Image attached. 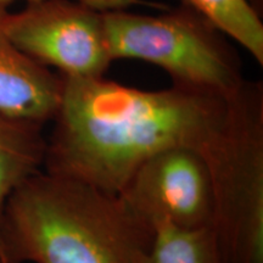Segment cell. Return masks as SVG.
<instances>
[{"instance_id": "8992f818", "label": "cell", "mask_w": 263, "mask_h": 263, "mask_svg": "<svg viewBox=\"0 0 263 263\" xmlns=\"http://www.w3.org/2000/svg\"><path fill=\"white\" fill-rule=\"evenodd\" d=\"M118 196L153 228L156 224L183 229L212 227L211 173L201 151L193 147L174 146L151 156Z\"/></svg>"}, {"instance_id": "7a4b0ae2", "label": "cell", "mask_w": 263, "mask_h": 263, "mask_svg": "<svg viewBox=\"0 0 263 263\" xmlns=\"http://www.w3.org/2000/svg\"><path fill=\"white\" fill-rule=\"evenodd\" d=\"M153 240L118 195L39 171L6 202L0 263H144Z\"/></svg>"}, {"instance_id": "277c9868", "label": "cell", "mask_w": 263, "mask_h": 263, "mask_svg": "<svg viewBox=\"0 0 263 263\" xmlns=\"http://www.w3.org/2000/svg\"><path fill=\"white\" fill-rule=\"evenodd\" d=\"M112 61L149 62L172 85L229 98L244 83L239 54L228 37L195 10L180 4L160 15L115 9L103 11Z\"/></svg>"}, {"instance_id": "ba28073f", "label": "cell", "mask_w": 263, "mask_h": 263, "mask_svg": "<svg viewBox=\"0 0 263 263\" xmlns=\"http://www.w3.org/2000/svg\"><path fill=\"white\" fill-rule=\"evenodd\" d=\"M44 124L0 112V219L9 197L44 166Z\"/></svg>"}, {"instance_id": "52a82bcc", "label": "cell", "mask_w": 263, "mask_h": 263, "mask_svg": "<svg viewBox=\"0 0 263 263\" xmlns=\"http://www.w3.org/2000/svg\"><path fill=\"white\" fill-rule=\"evenodd\" d=\"M0 10V112L45 124L60 104L62 76L34 61L16 47L3 26Z\"/></svg>"}, {"instance_id": "5b68a950", "label": "cell", "mask_w": 263, "mask_h": 263, "mask_svg": "<svg viewBox=\"0 0 263 263\" xmlns=\"http://www.w3.org/2000/svg\"><path fill=\"white\" fill-rule=\"evenodd\" d=\"M3 26L20 50L64 77H104L114 62L103 11L80 0H29L5 11Z\"/></svg>"}, {"instance_id": "8fae6325", "label": "cell", "mask_w": 263, "mask_h": 263, "mask_svg": "<svg viewBox=\"0 0 263 263\" xmlns=\"http://www.w3.org/2000/svg\"><path fill=\"white\" fill-rule=\"evenodd\" d=\"M15 2H18V0H0V10H8L9 6ZM25 2H29V0H25ZM80 2L87 3L100 11H107V10L115 9H128L137 5L139 0H80Z\"/></svg>"}, {"instance_id": "3957f363", "label": "cell", "mask_w": 263, "mask_h": 263, "mask_svg": "<svg viewBox=\"0 0 263 263\" xmlns=\"http://www.w3.org/2000/svg\"><path fill=\"white\" fill-rule=\"evenodd\" d=\"M211 173L212 227L223 263H263V83L245 80L227 99L202 151Z\"/></svg>"}, {"instance_id": "6da1fadb", "label": "cell", "mask_w": 263, "mask_h": 263, "mask_svg": "<svg viewBox=\"0 0 263 263\" xmlns=\"http://www.w3.org/2000/svg\"><path fill=\"white\" fill-rule=\"evenodd\" d=\"M227 99L176 85L141 90L105 76H62L43 168L118 195L160 151L188 146L202 153L224 118Z\"/></svg>"}, {"instance_id": "30bf717a", "label": "cell", "mask_w": 263, "mask_h": 263, "mask_svg": "<svg viewBox=\"0 0 263 263\" xmlns=\"http://www.w3.org/2000/svg\"><path fill=\"white\" fill-rule=\"evenodd\" d=\"M144 263H223L211 227L183 229L154 226V240Z\"/></svg>"}, {"instance_id": "9c48e42d", "label": "cell", "mask_w": 263, "mask_h": 263, "mask_svg": "<svg viewBox=\"0 0 263 263\" xmlns=\"http://www.w3.org/2000/svg\"><path fill=\"white\" fill-rule=\"evenodd\" d=\"M211 21L263 65V24L250 0H180Z\"/></svg>"}]
</instances>
